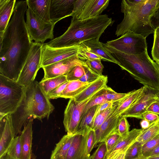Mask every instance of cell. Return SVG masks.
Returning a JSON list of instances; mask_svg holds the SVG:
<instances>
[{"label": "cell", "mask_w": 159, "mask_h": 159, "mask_svg": "<svg viewBox=\"0 0 159 159\" xmlns=\"http://www.w3.org/2000/svg\"><path fill=\"white\" fill-rule=\"evenodd\" d=\"M134 159H147V158H146L144 157L143 156H142L140 157Z\"/></svg>", "instance_id": "obj_57"}, {"label": "cell", "mask_w": 159, "mask_h": 159, "mask_svg": "<svg viewBox=\"0 0 159 159\" xmlns=\"http://www.w3.org/2000/svg\"><path fill=\"white\" fill-rule=\"evenodd\" d=\"M0 159H2L16 137L11 114L0 117Z\"/></svg>", "instance_id": "obj_16"}, {"label": "cell", "mask_w": 159, "mask_h": 159, "mask_svg": "<svg viewBox=\"0 0 159 159\" xmlns=\"http://www.w3.org/2000/svg\"><path fill=\"white\" fill-rule=\"evenodd\" d=\"M107 153L106 144L104 142L101 143L92 156L91 159H106Z\"/></svg>", "instance_id": "obj_44"}, {"label": "cell", "mask_w": 159, "mask_h": 159, "mask_svg": "<svg viewBox=\"0 0 159 159\" xmlns=\"http://www.w3.org/2000/svg\"><path fill=\"white\" fill-rule=\"evenodd\" d=\"M118 106V101L114 102L113 111L101 126L95 131V142L94 147L99 143L105 141L111 134L117 130L120 115H117L115 111Z\"/></svg>", "instance_id": "obj_17"}, {"label": "cell", "mask_w": 159, "mask_h": 159, "mask_svg": "<svg viewBox=\"0 0 159 159\" xmlns=\"http://www.w3.org/2000/svg\"><path fill=\"white\" fill-rule=\"evenodd\" d=\"M78 55L79 59L82 61L101 59L98 56L89 51L83 45L80 44L79 48Z\"/></svg>", "instance_id": "obj_38"}, {"label": "cell", "mask_w": 159, "mask_h": 159, "mask_svg": "<svg viewBox=\"0 0 159 159\" xmlns=\"http://www.w3.org/2000/svg\"><path fill=\"white\" fill-rule=\"evenodd\" d=\"M158 156H159V146L151 151L147 158Z\"/></svg>", "instance_id": "obj_54"}, {"label": "cell", "mask_w": 159, "mask_h": 159, "mask_svg": "<svg viewBox=\"0 0 159 159\" xmlns=\"http://www.w3.org/2000/svg\"><path fill=\"white\" fill-rule=\"evenodd\" d=\"M16 0H0V34H3L13 14Z\"/></svg>", "instance_id": "obj_24"}, {"label": "cell", "mask_w": 159, "mask_h": 159, "mask_svg": "<svg viewBox=\"0 0 159 159\" xmlns=\"http://www.w3.org/2000/svg\"><path fill=\"white\" fill-rule=\"evenodd\" d=\"M28 7L41 19L47 23H52L50 15L51 0H27Z\"/></svg>", "instance_id": "obj_22"}, {"label": "cell", "mask_w": 159, "mask_h": 159, "mask_svg": "<svg viewBox=\"0 0 159 159\" xmlns=\"http://www.w3.org/2000/svg\"><path fill=\"white\" fill-rule=\"evenodd\" d=\"M99 39H94L82 43L90 52L100 57L103 61L111 62L118 65L117 61L104 47Z\"/></svg>", "instance_id": "obj_23"}, {"label": "cell", "mask_w": 159, "mask_h": 159, "mask_svg": "<svg viewBox=\"0 0 159 159\" xmlns=\"http://www.w3.org/2000/svg\"><path fill=\"white\" fill-rule=\"evenodd\" d=\"M142 146L140 142L136 140L126 151L125 159H134L143 156Z\"/></svg>", "instance_id": "obj_35"}, {"label": "cell", "mask_w": 159, "mask_h": 159, "mask_svg": "<svg viewBox=\"0 0 159 159\" xmlns=\"http://www.w3.org/2000/svg\"><path fill=\"white\" fill-rule=\"evenodd\" d=\"M114 106V102L108 101L101 105H98L97 111L100 112L106 109L112 108Z\"/></svg>", "instance_id": "obj_52"}, {"label": "cell", "mask_w": 159, "mask_h": 159, "mask_svg": "<svg viewBox=\"0 0 159 159\" xmlns=\"http://www.w3.org/2000/svg\"><path fill=\"white\" fill-rule=\"evenodd\" d=\"M2 159H7L6 157L5 156L4 157L2 158Z\"/></svg>", "instance_id": "obj_59"}, {"label": "cell", "mask_w": 159, "mask_h": 159, "mask_svg": "<svg viewBox=\"0 0 159 159\" xmlns=\"http://www.w3.org/2000/svg\"></svg>", "instance_id": "obj_60"}, {"label": "cell", "mask_w": 159, "mask_h": 159, "mask_svg": "<svg viewBox=\"0 0 159 159\" xmlns=\"http://www.w3.org/2000/svg\"><path fill=\"white\" fill-rule=\"evenodd\" d=\"M114 22L107 15L80 20L71 19L70 26L61 35L45 43L52 48L71 47L89 40L99 39Z\"/></svg>", "instance_id": "obj_3"}, {"label": "cell", "mask_w": 159, "mask_h": 159, "mask_svg": "<svg viewBox=\"0 0 159 159\" xmlns=\"http://www.w3.org/2000/svg\"><path fill=\"white\" fill-rule=\"evenodd\" d=\"M91 83L83 82L79 80L69 81L61 94L60 98L70 99L73 98L80 94Z\"/></svg>", "instance_id": "obj_28"}, {"label": "cell", "mask_w": 159, "mask_h": 159, "mask_svg": "<svg viewBox=\"0 0 159 159\" xmlns=\"http://www.w3.org/2000/svg\"><path fill=\"white\" fill-rule=\"evenodd\" d=\"M159 146V134L143 145L142 154L147 158L154 149Z\"/></svg>", "instance_id": "obj_37"}, {"label": "cell", "mask_w": 159, "mask_h": 159, "mask_svg": "<svg viewBox=\"0 0 159 159\" xmlns=\"http://www.w3.org/2000/svg\"><path fill=\"white\" fill-rule=\"evenodd\" d=\"M143 119H145L150 123H152L157 120L159 118V115L150 112L146 111L142 115Z\"/></svg>", "instance_id": "obj_49"}, {"label": "cell", "mask_w": 159, "mask_h": 159, "mask_svg": "<svg viewBox=\"0 0 159 159\" xmlns=\"http://www.w3.org/2000/svg\"><path fill=\"white\" fill-rule=\"evenodd\" d=\"M142 129H133L128 135L122 137L106 156V159H111L119 154L126 152L129 147L136 140L141 133Z\"/></svg>", "instance_id": "obj_20"}, {"label": "cell", "mask_w": 159, "mask_h": 159, "mask_svg": "<svg viewBox=\"0 0 159 159\" xmlns=\"http://www.w3.org/2000/svg\"><path fill=\"white\" fill-rule=\"evenodd\" d=\"M27 1H16L13 16L0 35V74L17 81L32 45L24 17Z\"/></svg>", "instance_id": "obj_1"}, {"label": "cell", "mask_w": 159, "mask_h": 159, "mask_svg": "<svg viewBox=\"0 0 159 159\" xmlns=\"http://www.w3.org/2000/svg\"><path fill=\"white\" fill-rule=\"evenodd\" d=\"M80 44L71 47L52 48L43 44L40 68L77 55Z\"/></svg>", "instance_id": "obj_12"}, {"label": "cell", "mask_w": 159, "mask_h": 159, "mask_svg": "<svg viewBox=\"0 0 159 159\" xmlns=\"http://www.w3.org/2000/svg\"><path fill=\"white\" fill-rule=\"evenodd\" d=\"M108 87L107 86L100 90L98 94L88 103L84 109L83 115L92 107L101 105L108 102L105 96V93L107 90Z\"/></svg>", "instance_id": "obj_33"}, {"label": "cell", "mask_w": 159, "mask_h": 159, "mask_svg": "<svg viewBox=\"0 0 159 159\" xmlns=\"http://www.w3.org/2000/svg\"><path fill=\"white\" fill-rule=\"evenodd\" d=\"M103 45L122 70L143 85L159 89V64L151 59L147 50L140 54L133 55L120 51L106 43Z\"/></svg>", "instance_id": "obj_4"}, {"label": "cell", "mask_w": 159, "mask_h": 159, "mask_svg": "<svg viewBox=\"0 0 159 159\" xmlns=\"http://www.w3.org/2000/svg\"><path fill=\"white\" fill-rule=\"evenodd\" d=\"M159 134V118L145 129H142L136 141L142 145Z\"/></svg>", "instance_id": "obj_29"}, {"label": "cell", "mask_w": 159, "mask_h": 159, "mask_svg": "<svg viewBox=\"0 0 159 159\" xmlns=\"http://www.w3.org/2000/svg\"><path fill=\"white\" fill-rule=\"evenodd\" d=\"M128 93L129 92L126 93H118L109 87L105 93V96L108 101L115 102L121 100L126 96Z\"/></svg>", "instance_id": "obj_42"}, {"label": "cell", "mask_w": 159, "mask_h": 159, "mask_svg": "<svg viewBox=\"0 0 159 159\" xmlns=\"http://www.w3.org/2000/svg\"><path fill=\"white\" fill-rule=\"evenodd\" d=\"M34 83L32 117L34 119H37L41 120L46 117L48 119L55 108L50 102L47 94L41 89L39 82L34 80Z\"/></svg>", "instance_id": "obj_11"}, {"label": "cell", "mask_w": 159, "mask_h": 159, "mask_svg": "<svg viewBox=\"0 0 159 159\" xmlns=\"http://www.w3.org/2000/svg\"><path fill=\"white\" fill-rule=\"evenodd\" d=\"M147 159H159V156L148 157Z\"/></svg>", "instance_id": "obj_56"}, {"label": "cell", "mask_w": 159, "mask_h": 159, "mask_svg": "<svg viewBox=\"0 0 159 159\" xmlns=\"http://www.w3.org/2000/svg\"><path fill=\"white\" fill-rule=\"evenodd\" d=\"M21 139L20 135L14 138L5 156L8 159H21Z\"/></svg>", "instance_id": "obj_32"}, {"label": "cell", "mask_w": 159, "mask_h": 159, "mask_svg": "<svg viewBox=\"0 0 159 159\" xmlns=\"http://www.w3.org/2000/svg\"><path fill=\"white\" fill-rule=\"evenodd\" d=\"M98 91L82 101H76L73 98L70 99L64 111L63 121L67 134L73 135L77 132L86 105L98 94Z\"/></svg>", "instance_id": "obj_9"}, {"label": "cell", "mask_w": 159, "mask_h": 159, "mask_svg": "<svg viewBox=\"0 0 159 159\" xmlns=\"http://www.w3.org/2000/svg\"><path fill=\"white\" fill-rule=\"evenodd\" d=\"M101 59L88 60L85 63L92 70L100 76L102 75L104 66L101 62Z\"/></svg>", "instance_id": "obj_40"}, {"label": "cell", "mask_w": 159, "mask_h": 159, "mask_svg": "<svg viewBox=\"0 0 159 159\" xmlns=\"http://www.w3.org/2000/svg\"><path fill=\"white\" fill-rule=\"evenodd\" d=\"M87 0H75L71 16L74 19H77L80 14Z\"/></svg>", "instance_id": "obj_46"}, {"label": "cell", "mask_w": 159, "mask_h": 159, "mask_svg": "<svg viewBox=\"0 0 159 159\" xmlns=\"http://www.w3.org/2000/svg\"><path fill=\"white\" fill-rule=\"evenodd\" d=\"M151 54L153 60L159 64V27L155 29Z\"/></svg>", "instance_id": "obj_39"}, {"label": "cell", "mask_w": 159, "mask_h": 159, "mask_svg": "<svg viewBox=\"0 0 159 159\" xmlns=\"http://www.w3.org/2000/svg\"><path fill=\"white\" fill-rule=\"evenodd\" d=\"M43 44L40 43L33 42L16 81L25 88L29 86L35 80L37 72L41 68Z\"/></svg>", "instance_id": "obj_6"}, {"label": "cell", "mask_w": 159, "mask_h": 159, "mask_svg": "<svg viewBox=\"0 0 159 159\" xmlns=\"http://www.w3.org/2000/svg\"><path fill=\"white\" fill-rule=\"evenodd\" d=\"M33 119V118L30 119L24 126L20 134L22 148L21 159H31Z\"/></svg>", "instance_id": "obj_21"}, {"label": "cell", "mask_w": 159, "mask_h": 159, "mask_svg": "<svg viewBox=\"0 0 159 159\" xmlns=\"http://www.w3.org/2000/svg\"><path fill=\"white\" fill-rule=\"evenodd\" d=\"M151 21L154 29L159 27V7L152 17Z\"/></svg>", "instance_id": "obj_50"}, {"label": "cell", "mask_w": 159, "mask_h": 159, "mask_svg": "<svg viewBox=\"0 0 159 159\" xmlns=\"http://www.w3.org/2000/svg\"><path fill=\"white\" fill-rule=\"evenodd\" d=\"M159 7V0H122L121 11L124 17L116 27V35L132 32L146 38L154 34L151 19Z\"/></svg>", "instance_id": "obj_2"}, {"label": "cell", "mask_w": 159, "mask_h": 159, "mask_svg": "<svg viewBox=\"0 0 159 159\" xmlns=\"http://www.w3.org/2000/svg\"><path fill=\"white\" fill-rule=\"evenodd\" d=\"M113 109L114 106L112 108L100 112L96 111L92 129L95 131L98 129L107 119L113 111Z\"/></svg>", "instance_id": "obj_36"}, {"label": "cell", "mask_w": 159, "mask_h": 159, "mask_svg": "<svg viewBox=\"0 0 159 159\" xmlns=\"http://www.w3.org/2000/svg\"><path fill=\"white\" fill-rule=\"evenodd\" d=\"M125 152L120 153L111 159H125Z\"/></svg>", "instance_id": "obj_55"}, {"label": "cell", "mask_w": 159, "mask_h": 159, "mask_svg": "<svg viewBox=\"0 0 159 159\" xmlns=\"http://www.w3.org/2000/svg\"><path fill=\"white\" fill-rule=\"evenodd\" d=\"M26 26L30 37L35 42L43 44L48 39L54 38L53 29L55 24L46 22L36 15L28 7L26 11Z\"/></svg>", "instance_id": "obj_8"}, {"label": "cell", "mask_w": 159, "mask_h": 159, "mask_svg": "<svg viewBox=\"0 0 159 159\" xmlns=\"http://www.w3.org/2000/svg\"><path fill=\"white\" fill-rule=\"evenodd\" d=\"M69 82V81H66L50 92L47 94L48 98L50 99L60 98L61 94L65 89Z\"/></svg>", "instance_id": "obj_47"}, {"label": "cell", "mask_w": 159, "mask_h": 159, "mask_svg": "<svg viewBox=\"0 0 159 159\" xmlns=\"http://www.w3.org/2000/svg\"><path fill=\"white\" fill-rule=\"evenodd\" d=\"M26 88L0 74V117L14 113L25 95Z\"/></svg>", "instance_id": "obj_5"}, {"label": "cell", "mask_w": 159, "mask_h": 159, "mask_svg": "<svg viewBox=\"0 0 159 159\" xmlns=\"http://www.w3.org/2000/svg\"><path fill=\"white\" fill-rule=\"evenodd\" d=\"M90 130L78 131L74 135L66 159H91L92 156L88 153L87 149L88 135Z\"/></svg>", "instance_id": "obj_15"}, {"label": "cell", "mask_w": 159, "mask_h": 159, "mask_svg": "<svg viewBox=\"0 0 159 159\" xmlns=\"http://www.w3.org/2000/svg\"><path fill=\"white\" fill-rule=\"evenodd\" d=\"M152 112L159 115V98L151 104L147 109V111Z\"/></svg>", "instance_id": "obj_51"}, {"label": "cell", "mask_w": 159, "mask_h": 159, "mask_svg": "<svg viewBox=\"0 0 159 159\" xmlns=\"http://www.w3.org/2000/svg\"><path fill=\"white\" fill-rule=\"evenodd\" d=\"M122 138L117 131H116L106 138L104 142L106 145L107 153L114 147Z\"/></svg>", "instance_id": "obj_43"}, {"label": "cell", "mask_w": 159, "mask_h": 159, "mask_svg": "<svg viewBox=\"0 0 159 159\" xmlns=\"http://www.w3.org/2000/svg\"><path fill=\"white\" fill-rule=\"evenodd\" d=\"M109 0H87L78 19L84 20L100 15L108 6Z\"/></svg>", "instance_id": "obj_19"}, {"label": "cell", "mask_w": 159, "mask_h": 159, "mask_svg": "<svg viewBox=\"0 0 159 159\" xmlns=\"http://www.w3.org/2000/svg\"><path fill=\"white\" fill-rule=\"evenodd\" d=\"M34 90L33 82L26 88L25 95L21 104L16 111L11 114L16 137L19 134H21L22 127L33 118L32 109Z\"/></svg>", "instance_id": "obj_10"}, {"label": "cell", "mask_w": 159, "mask_h": 159, "mask_svg": "<svg viewBox=\"0 0 159 159\" xmlns=\"http://www.w3.org/2000/svg\"><path fill=\"white\" fill-rule=\"evenodd\" d=\"M157 95L158 98H159V89L157 90Z\"/></svg>", "instance_id": "obj_58"}, {"label": "cell", "mask_w": 159, "mask_h": 159, "mask_svg": "<svg viewBox=\"0 0 159 159\" xmlns=\"http://www.w3.org/2000/svg\"><path fill=\"white\" fill-rule=\"evenodd\" d=\"M107 76L102 75L73 98L77 102L84 101L107 86Z\"/></svg>", "instance_id": "obj_25"}, {"label": "cell", "mask_w": 159, "mask_h": 159, "mask_svg": "<svg viewBox=\"0 0 159 159\" xmlns=\"http://www.w3.org/2000/svg\"><path fill=\"white\" fill-rule=\"evenodd\" d=\"M87 67V65L86 63L75 66L67 75L66 77L67 80L70 81L79 80L85 74Z\"/></svg>", "instance_id": "obj_34"}, {"label": "cell", "mask_w": 159, "mask_h": 159, "mask_svg": "<svg viewBox=\"0 0 159 159\" xmlns=\"http://www.w3.org/2000/svg\"><path fill=\"white\" fill-rule=\"evenodd\" d=\"M67 81L66 76H61L47 79H42L39 83L41 89L47 95L50 92Z\"/></svg>", "instance_id": "obj_30"}, {"label": "cell", "mask_w": 159, "mask_h": 159, "mask_svg": "<svg viewBox=\"0 0 159 159\" xmlns=\"http://www.w3.org/2000/svg\"><path fill=\"white\" fill-rule=\"evenodd\" d=\"M144 86L145 89L142 95L132 106L120 115L121 117L143 119V114L150 105L158 98L157 90Z\"/></svg>", "instance_id": "obj_13"}, {"label": "cell", "mask_w": 159, "mask_h": 159, "mask_svg": "<svg viewBox=\"0 0 159 159\" xmlns=\"http://www.w3.org/2000/svg\"><path fill=\"white\" fill-rule=\"evenodd\" d=\"M106 43L120 51L130 54L139 55L147 50L146 38L132 32L126 33Z\"/></svg>", "instance_id": "obj_7"}, {"label": "cell", "mask_w": 159, "mask_h": 159, "mask_svg": "<svg viewBox=\"0 0 159 159\" xmlns=\"http://www.w3.org/2000/svg\"><path fill=\"white\" fill-rule=\"evenodd\" d=\"M130 126L126 117H121L116 131L121 137H125L128 135L129 132Z\"/></svg>", "instance_id": "obj_41"}, {"label": "cell", "mask_w": 159, "mask_h": 159, "mask_svg": "<svg viewBox=\"0 0 159 159\" xmlns=\"http://www.w3.org/2000/svg\"><path fill=\"white\" fill-rule=\"evenodd\" d=\"M75 0H51L50 15L51 20L56 24L61 20L71 16Z\"/></svg>", "instance_id": "obj_18"}, {"label": "cell", "mask_w": 159, "mask_h": 159, "mask_svg": "<svg viewBox=\"0 0 159 159\" xmlns=\"http://www.w3.org/2000/svg\"><path fill=\"white\" fill-rule=\"evenodd\" d=\"M151 123L144 119H142L140 122V125L142 129H147L150 126Z\"/></svg>", "instance_id": "obj_53"}, {"label": "cell", "mask_w": 159, "mask_h": 159, "mask_svg": "<svg viewBox=\"0 0 159 159\" xmlns=\"http://www.w3.org/2000/svg\"><path fill=\"white\" fill-rule=\"evenodd\" d=\"M145 86L141 88L129 92L128 94L121 100L118 101V106L115 113L120 115L132 106L139 98L143 93Z\"/></svg>", "instance_id": "obj_26"}, {"label": "cell", "mask_w": 159, "mask_h": 159, "mask_svg": "<svg viewBox=\"0 0 159 159\" xmlns=\"http://www.w3.org/2000/svg\"><path fill=\"white\" fill-rule=\"evenodd\" d=\"M101 76L92 70L87 66L85 74L79 80L83 82L91 83L97 80Z\"/></svg>", "instance_id": "obj_45"}, {"label": "cell", "mask_w": 159, "mask_h": 159, "mask_svg": "<svg viewBox=\"0 0 159 159\" xmlns=\"http://www.w3.org/2000/svg\"><path fill=\"white\" fill-rule=\"evenodd\" d=\"M95 142V130L91 129L88 132L87 139V149L88 153H90L94 146Z\"/></svg>", "instance_id": "obj_48"}, {"label": "cell", "mask_w": 159, "mask_h": 159, "mask_svg": "<svg viewBox=\"0 0 159 159\" xmlns=\"http://www.w3.org/2000/svg\"><path fill=\"white\" fill-rule=\"evenodd\" d=\"M98 106V105H96L92 107L83 115L79 125L78 131L86 129H92Z\"/></svg>", "instance_id": "obj_31"}, {"label": "cell", "mask_w": 159, "mask_h": 159, "mask_svg": "<svg viewBox=\"0 0 159 159\" xmlns=\"http://www.w3.org/2000/svg\"><path fill=\"white\" fill-rule=\"evenodd\" d=\"M85 61L80 60L78 54L52 64L43 67L44 75L43 79H47L59 76H66L75 66L83 65Z\"/></svg>", "instance_id": "obj_14"}, {"label": "cell", "mask_w": 159, "mask_h": 159, "mask_svg": "<svg viewBox=\"0 0 159 159\" xmlns=\"http://www.w3.org/2000/svg\"><path fill=\"white\" fill-rule=\"evenodd\" d=\"M74 134H67L62 137L56 144V147L52 152L50 159H66Z\"/></svg>", "instance_id": "obj_27"}]
</instances>
